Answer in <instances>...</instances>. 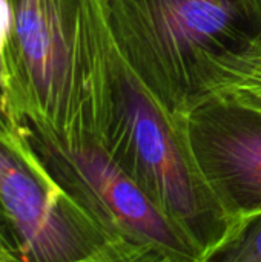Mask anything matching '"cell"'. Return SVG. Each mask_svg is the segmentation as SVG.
Wrapping results in <instances>:
<instances>
[{
  "instance_id": "7",
  "label": "cell",
  "mask_w": 261,
  "mask_h": 262,
  "mask_svg": "<svg viewBox=\"0 0 261 262\" xmlns=\"http://www.w3.org/2000/svg\"><path fill=\"white\" fill-rule=\"evenodd\" d=\"M208 98L261 114V37L240 49L200 63L198 103Z\"/></svg>"
},
{
  "instance_id": "5",
  "label": "cell",
  "mask_w": 261,
  "mask_h": 262,
  "mask_svg": "<svg viewBox=\"0 0 261 262\" xmlns=\"http://www.w3.org/2000/svg\"><path fill=\"white\" fill-rule=\"evenodd\" d=\"M54 178L108 236L120 262H203L202 250L100 144L37 149Z\"/></svg>"
},
{
  "instance_id": "8",
  "label": "cell",
  "mask_w": 261,
  "mask_h": 262,
  "mask_svg": "<svg viewBox=\"0 0 261 262\" xmlns=\"http://www.w3.org/2000/svg\"><path fill=\"white\" fill-rule=\"evenodd\" d=\"M208 262H261V212L238 221L229 239Z\"/></svg>"
},
{
  "instance_id": "4",
  "label": "cell",
  "mask_w": 261,
  "mask_h": 262,
  "mask_svg": "<svg viewBox=\"0 0 261 262\" xmlns=\"http://www.w3.org/2000/svg\"><path fill=\"white\" fill-rule=\"evenodd\" d=\"M0 201L23 244L25 262H120L108 236L2 106Z\"/></svg>"
},
{
  "instance_id": "9",
  "label": "cell",
  "mask_w": 261,
  "mask_h": 262,
  "mask_svg": "<svg viewBox=\"0 0 261 262\" xmlns=\"http://www.w3.org/2000/svg\"><path fill=\"white\" fill-rule=\"evenodd\" d=\"M0 262H25L23 244L0 201Z\"/></svg>"
},
{
  "instance_id": "1",
  "label": "cell",
  "mask_w": 261,
  "mask_h": 262,
  "mask_svg": "<svg viewBox=\"0 0 261 262\" xmlns=\"http://www.w3.org/2000/svg\"><path fill=\"white\" fill-rule=\"evenodd\" d=\"M0 106L37 149L105 146L120 52L108 0H8Z\"/></svg>"
},
{
  "instance_id": "2",
  "label": "cell",
  "mask_w": 261,
  "mask_h": 262,
  "mask_svg": "<svg viewBox=\"0 0 261 262\" xmlns=\"http://www.w3.org/2000/svg\"><path fill=\"white\" fill-rule=\"evenodd\" d=\"M117 49L172 115L198 103L205 58L261 37V0H108Z\"/></svg>"
},
{
  "instance_id": "6",
  "label": "cell",
  "mask_w": 261,
  "mask_h": 262,
  "mask_svg": "<svg viewBox=\"0 0 261 262\" xmlns=\"http://www.w3.org/2000/svg\"><path fill=\"white\" fill-rule=\"evenodd\" d=\"M188 135L206 181L235 224L260 213V112L208 98L189 112Z\"/></svg>"
},
{
  "instance_id": "3",
  "label": "cell",
  "mask_w": 261,
  "mask_h": 262,
  "mask_svg": "<svg viewBox=\"0 0 261 262\" xmlns=\"http://www.w3.org/2000/svg\"><path fill=\"white\" fill-rule=\"evenodd\" d=\"M114 163L202 250L203 262L232 235L228 215L194 155L188 117L169 114L120 55L105 146Z\"/></svg>"
}]
</instances>
